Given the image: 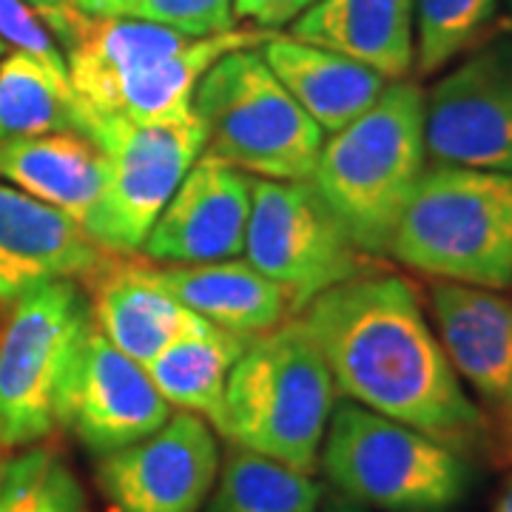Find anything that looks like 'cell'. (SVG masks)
<instances>
[{
    "label": "cell",
    "instance_id": "1",
    "mask_svg": "<svg viewBox=\"0 0 512 512\" xmlns=\"http://www.w3.org/2000/svg\"><path fill=\"white\" fill-rule=\"evenodd\" d=\"M336 393L453 450L484 433V416L430 328L413 285L396 274L350 276L302 313Z\"/></svg>",
    "mask_w": 512,
    "mask_h": 512
},
{
    "label": "cell",
    "instance_id": "2",
    "mask_svg": "<svg viewBox=\"0 0 512 512\" xmlns=\"http://www.w3.org/2000/svg\"><path fill=\"white\" fill-rule=\"evenodd\" d=\"M424 168V92L404 77L322 143L311 185L362 254L387 256Z\"/></svg>",
    "mask_w": 512,
    "mask_h": 512
},
{
    "label": "cell",
    "instance_id": "3",
    "mask_svg": "<svg viewBox=\"0 0 512 512\" xmlns=\"http://www.w3.org/2000/svg\"><path fill=\"white\" fill-rule=\"evenodd\" d=\"M336 384L302 319L259 333L231 367L217 433L251 453L313 473Z\"/></svg>",
    "mask_w": 512,
    "mask_h": 512
},
{
    "label": "cell",
    "instance_id": "4",
    "mask_svg": "<svg viewBox=\"0 0 512 512\" xmlns=\"http://www.w3.org/2000/svg\"><path fill=\"white\" fill-rule=\"evenodd\" d=\"M407 268L487 291L512 285V174L424 168L390 242Z\"/></svg>",
    "mask_w": 512,
    "mask_h": 512
},
{
    "label": "cell",
    "instance_id": "5",
    "mask_svg": "<svg viewBox=\"0 0 512 512\" xmlns=\"http://www.w3.org/2000/svg\"><path fill=\"white\" fill-rule=\"evenodd\" d=\"M194 114L202 154L259 180H311L325 131L268 69L259 46L222 55L202 74Z\"/></svg>",
    "mask_w": 512,
    "mask_h": 512
},
{
    "label": "cell",
    "instance_id": "6",
    "mask_svg": "<svg viewBox=\"0 0 512 512\" xmlns=\"http://www.w3.org/2000/svg\"><path fill=\"white\" fill-rule=\"evenodd\" d=\"M322 467L356 504L384 512H447L470 487V467L453 447L362 404L333 407Z\"/></svg>",
    "mask_w": 512,
    "mask_h": 512
},
{
    "label": "cell",
    "instance_id": "7",
    "mask_svg": "<svg viewBox=\"0 0 512 512\" xmlns=\"http://www.w3.org/2000/svg\"><path fill=\"white\" fill-rule=\"evenodd\" d=\"M92 325V299L74 279H49L12 299L0 330V453L60 427L63 384Z\"/></svg>",
    "mask_w": 512,
    "mask_h": 512
},
{
    "label": "cell",
    "instance_id": "8",
    "mask_svg": "<svg viewBox=\"0 0 512 512\" xmlns=\"http://www.w3.org/2000/svg\"><path fill=\"white\" fill-rule=\"evenodd\" d=\"M89 140L106 157V180L83 231L106 254H137L205 148L200 117L109 123Z\"/></svg>",
    "mask_w": 512,
    "mask_h": 512
},
{
    "label": "cell",
    "instance_id": "9",
    "mask_svg": "<svg viewBox=\"0 0 512 512\" xmlns=\"http://www.w3.org/2000/svg\"><path fill=\"white\" fill-rule=\"evenodd\" d=\"M245 254L285 291L291 311H305L316 296L365 271V254L311 180L254 177Z\"/></svg>",
    "mask_w": 512,
    "mask_h": 512
},
{
    "label": "cell",
    "instance_id": "10",
    "mask_svg": "<svg viewBox=\"0 0 512 512\" xmlns=\"http://www.w3.org/2000/svg\"><path fill=\"white\" fill-rule=\"evenodd\" d=\"M433 163L512 174V35L476 46L424 94Z\"/></svg>",
    "mask_w": 512,
    "mask_h": 512
},
{
    "label": "cell",
    "instance_id": "11",
    "mask_svg": "<svg viewBox=\"0 0 512 512\" xmlns=\"http://www.w3.org/2000/svg\"><path fill=\"white\" fill-rule=\"evenodd\" d=\"M220 473V447L197 413H171L146 439L97 461L100 493L117 512H200Z\"/></svg>",
    "mask_w": 512,
    "mask_h": 512
},
{
    "label": "cell",
    "instance_id": "12",
    "mask_svg": "<svg viewBox=\"0 0 512 512\" xmlns=\"http://www.w3.org/2000/svg\"><path fill=\"white\" fill-rule=\"evenodd\" d=\"M171 416L146 367L92 325L74 356L60 396V427L97 456L146 439Z\"/></svg>",
    "mask_w": 512,
    "mask_h": 512
},
{
    "label": "cell",
    "instance_id": "13",
    "mask_svg": "<svg viewBox=\"0 0 512 512\" xmlns=\"http://www.w3.org/2000/svg\"><path fill=\"white\" fill-rule=\"evenodd\" d=\"M254 177L200 154L143 242V254L165 265H202L245 251Z\"/></svg>",
    "mask_w": 512,
    "mask_h": 512
},
{
    "label": "cell",
    "instance_id": "14",
    "mask_svg": "<svg viewBox=\"0 0 512 512\" xmlns=\"http://www.w3.org/2000/svg\"><path fill=\"white\" fill-rule=\"evenodd\" d=\"M106 262L80 222L0 183V302L49 279H89Z\"/></svg>",
    "mask_w": 512,
    "mask_h": 512
},
{
    "label": "cell",
    "instance_id": "15",
    "mask_svg": "<svg viewBox=\"0 0 512 512\" xmlns=\"http://www.w3.org/2000/svg\"><path fill=\"white\" fill-rule=\"evenodd\" d=\"M436 336L458 379L481 399L512 402V299L487 288L436 282L430 288Z\"/></svg>",
    "mask_w": 512,
    "mask_h": 512
},
{
    "label": "cell",
    "instance_id": "16",
    "mask_svg": "<svg viewBox=\"0 0 512 512\" xmlns=\"http://www.w3.org/2000/svg\"><path fill=\"white\" fill-rule=\"evenodd\" d=\"M288 35L404 80L416 57V0H316Z\"/></svg>",
    "mask_w": 512,
    "mask_h": 512
},
{
    "label": "cell",
    "instance_id": "17",
    "mask_svg": "<svg viewBox=\"0 0 512 512\" xmlns=\"http://www.w3.org/2000/svg\"><path fill=\"white\" fill-rule=\"evenodd\" d=\"M259 55L325 134H336L362 117L390 83L353 57L291 35L268 37L259 46Z\"/></svg>",
    "mask_w": 512,
    "mask_h": 512
},
{
    "label": "cell",
    "instance_id": "18",
    "mask_svg": "<svg viewBox=\"0 0 512 512\" xmlns=\"http://www.w3.org/2000/svg\"><path fill=\"white\" fill-rule=\"evenodd\" d=\"M94 276V325L114 348L140 365L151 362L171 342L211 325L165 291L151 268L106 265Z\"/></svg>",
    "mask_w": 512,
    "mask_h": 512
},
{
    "label": "cell",
    "instance_id": "19",
    "mask_svg": "<svg viewBox=\"0 0 512 512\" xmlns=\"http://www.w3.org/2000/svg\"><path fill=\"white\" fill-rule=\"evenodd\" d=\"M154 279L205 322L239 336L279 328L291 311L285 291L245 259L151 268Z\"/></svg>",
    "mask_w": 512,
    "mask_h": 512
},
{
    "label": "cell",
    "instance_id": "20",
    "mask_svg": "<svg viewBox=\"0 0 512 512\" xmlns=\"http://www.w3.org/2000/svg\"><path fill=\"white\" fill-rule=\"evenodd\" d=\"M0 177L83 225L103 191L106 157L77 131L23 137L0 143Z\"/></svg>",
    "mask_w": 512,
    "mask_h": 512
},
{
    "label": "cell",
    "instance_id": "21",
    "mask_svg": "<svg viewBox=\"0 0 512 512\" xmlns=\"http://www.w3.org/2000/svg\"><path fill=\"white\" fill-rule=\"evenodd\" d=\"M251 339L254 336H239L217 325H208L171 342L143 367L165 402L197 413L217 430L231 367L237 365Z\"/></svg>",
    "mask_w": 512,
    "mask_h": 512
},
{
    "label": "cell",
    "instance_id": "22",
    "mask_svg": "<svg viewBox=\"0 0 512 512\" xmlns=\"http://www.w3.org/2000/svg\"><path fill=\"white\" fill-rule=\"evenodd\" d=\"M74 131V97L66 74L9 49L0 57V143Z\"/></svg>",
    "mask_w": 512,
    "mask_h": 512
},
{
    "label": "cell",
    "instance_id": "23",
    "mask_svg": "<svg viewBox=\"0 0 512 512\" xmlns=\"http://www.w3.org/2000/svg\"><path fill=\"white\" fill-rule=\"evenodd\" d=\"M322 487L311 473L231 444L208 512H316Z\"/></svg>",
    "mask_w": 512,
    "mask_h": 512
},
{
    "label": "cell",
    "instance_id": "24",
    "mask_svg": "<svg viewBox=\"0 0 512 512\" xmlns=\"http://www.w3.org/2000/svg\"><path fill=\"white\" fill-rule=\"evenodd\" d=\"M0 512H92L69 464L49 447L0 461Z\"/></svg>",
    "mask_w": 512,
    "mask_h": 512
},
{
    "label": "cell",
    "instance_id": "25",
    "mask_svg": "<svg viewBox=\"0 0 512 512\" xmlns=\"http://www.w3.org/2000/svg\"><path fill=\"white\" fill-rule=\"evenodd\" d=\"M501 0H416V57L419 77L441 72L470 52L490 29Z\"/></svg>",
    "mask_w": 512,
    "mask_h": 512
},
{
    "label": "cell",
    "instance_id": "26",
    "mask_svg": "<svg viewBox=\"0 0 512 512\" xmlns=\"http://www.w3.org/2000/svg\"><path fill=\"white\" fill-rule=\"evenodd\" d=\"M134 18L163 23L188 37H208L237 29L231 0H137Z\"/></svg>",
    "mask_w": 512,
    "mask_h": 512
},
{
    "label": "cell",
    "instance_id": "27",
    "mask_svg": "<svg viewBox=\"0 0 512 512\" xmlns=\"http://www.w3.org/2000/svg\"><path fill=\"white\" fill-rule=\"evenodd\" d=\"M0 40L18 52L37 57L49 69L66 74V60L57 49L55 37L29 0H0Z\"/></svg>",
    "mask_w": 512,
    "mask_h": 512
},
{
    "label": "cell",
    "instance_id": "28",
    "mask_svg": "<svg viewBox=\"0 0 512 512\" xmlns=\"http://www.w3.org/2000/svg\"><path fill=\"white\" fill-rule=\"evenodd\" d=\"M35 12L46 9H66L80 12L92 18H134L137 15V0H29Z\"/></svg>",
    "mask_w": 512,
    "mask_h": 512
},
{
    "label": "cell",
    "instance_id": "29",
    "mask_svg": "<svg viewBox=\"0 0 512 512\" xmlns=\"http://www.w3.org/2000/svg\"><path fill=\"white\" fill-rule=\"evenodd\" d=\"M279 0H231L234 18L237 20H256L262 29L268 23V15L274 12V6Z\"/></svg>",
    "mask_w": 512,
    "mask_h": 512
},
{
    "label": "cell",
    "instance_id": "30",
    "mask_svg": "<svg viewBox=\"0 0 512 512\" xmlns=\"http://www.w3.org/2000/svg\"><path fill=\"white\" fill-rule=\"evenodd\" d=\"M316 0H279L274 6V12L268 15V23H265V29H274V26H285V23H291L293 18H299L308 6H313Z\"/></svg>",
    "mask_w": 512,
    "mask_h": 512
},
{
    "label": "cell",
    "instance_id": "31",
    "mask_svg": "<svg viewBox=\"0 0 512 512\" xmlns=\"http://www.w3.org/2000/svg\"><path fill=\"white\" fill-rule=\"evenodd\" d=\"M495 512H512V478L504 484L501 498H498V504H495Z\"/></svg>",
    "mask_w": 512,
    "mask_h": 512
},
{
    "label": "cell",
    "instance_id": "32",
    "mask_svg": "<svg viewBox=\"0 0 512 512\" xmlns=\"http://www.w3.org/2000/svg\"><path fill=\"white\" fill-rule=\"evenodd\" d=\"M325 512H365V510H362V507H356V504H333V507Z\"/></svg>",
    "mask_w": 512,
    "mask_h": 512
},
{
    "label": "cell",
    "instance_id": "33",
    "mask_svg": "<svg viewBox=\"0 0 512 512\" xmlns=\"http://www.w3.org/2000/svg\"><path fill=\"white\" fill-rule=\"evenodd\" d=\"M6 52H9V46H6V43H3V40H0V57L6 55Z\"/></svg>",
    "mask_w": 512,
    "mask_h": 512
},
{
    "label": "cell",
    "instance_id": "34",
    "mask_svg": "<svg viewBox=\"0 0 512 512\" xmlns=\"http://www.w3.org/2000/svg\"><path fill=\"white\" fill-rule=\"evenodd\" d=\"M507 410H510V421H512V402H510V404H507Z\"/></svg>",
    "mask_w": 512,
    "mask_h": 512
}]
</instances>
